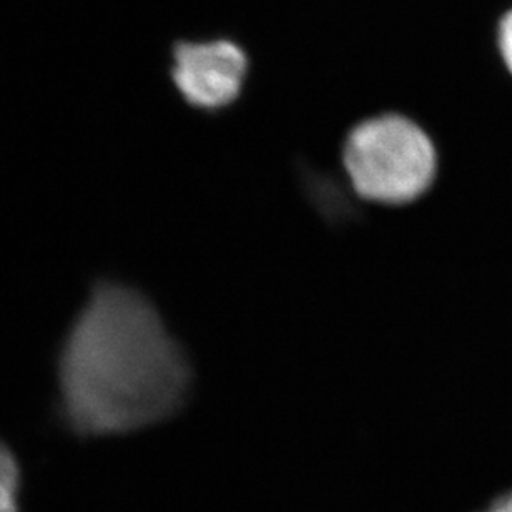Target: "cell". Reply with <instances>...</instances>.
Listing matches in <instances>:
<instances>
[{
  "mask_svg": "<svg viewBox=\"0 0 512 512\" xmlns=\"http://www.w3.org/2000/svg\"><path fill=\"white\" fill-rule=\"evenodd\" d=\"M65 416L82 434L127 433L175 413L190 366L152 303L102 283L75 320L60 356Z\"/></svg>",
  "mask_w": 512,
  "mask_h": 512,
  "instance_id": "cell-1",
  "label": "cell"
},
{
  "mask_svg": "<svg viewBox=\"0 0 512 512\" xmlns=\"http://www.w3.org/2000/svg\"><path fill=\"white\" fill-rule=\"evenodd\" d=\"M343 162L356 193L386 205L414 202L438 172L431 138L401 115H383L353 128Z\"/></svg>",
  "mask_w": 512,
  "mask_h": 512,
  "instance_id": "cell-2",
  "label": "cell"
},
{
  "mask_svg": "<svg viewBox=\"0 0 512 512\" xmlns=\"http://www.w3.org/2000/svg\"><path fill=\"white\" fill-rule=\"evenodd\" d=\"M247 74V55L238 45L180 44L175 50L173 80L183 97L202 109H218L237 99Z\"/></svg>",
  "mask_w": 512,
  "mask_h": 512,
  "instance_id": "cell-3",
  "label": "cell"
},
{
  "mask_svg": "<svg viewBox=\"0 0 512 512\" xmlns=\"http://www.w3.org/2000/svg\"><path fill=\"white\" fill-rule=\"evenodd\" d=\"M19 466L14 454L0 443V512H19Z\"/></svg>",
  "mask_w": 512,
  "mask_h": 512,
  "instance_id": "cell-4",
  "label": "cell"
},
{
  "mask_svg": "<svg viewBox=\"0 0 512 512\" xmlns=\"http://www.w3.org/2000/svg\"><path fill=\"white\" fill-rule=\"evenodd\" d=\"M499 47H501L504 64L508 67L509 74L512 75V10L504 17L503 22H501Z\"/></svg>",
  "mask_w": 512,
  "mask_h": 512,
  "instance_id": "cell-5",
  "label": "cell"
},
{
  "mask_svg": "<svg viewBox=\"0 0 512 512\" xmlns=\"http://www.w3.org/2000/svg\"><path fill=\"white\" fill-rule=\"evenodd\" d=\"M486 512H512V493L504 494L501 498L496 499Z\"/></svg>",
  "mask_w": 512,
  "mask_h": 512,
  "instance_id": "cell-6",
  "label": "cell"
}]
</instances>
